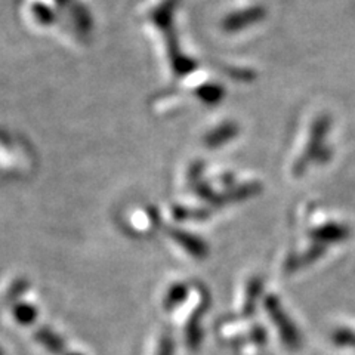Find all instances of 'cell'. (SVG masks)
Here are the masks:
<instances>
[{
    "label": "cell",
    "instance_id": "1",
    "mask_svg": "<svg viewBox=\"0 0 355 355\" xmlns=\"http://www.w3.org/2000/svg\"><path fill=\"white\" fill-rule=\"evenodd\" d=\"M185 296V288L182 286H178L175 288H172V292L168 297V306H172L175 304H180Z\"/></svg>",
    "mask_w": 355,
    "mask_h": 355
}]
</instances>
